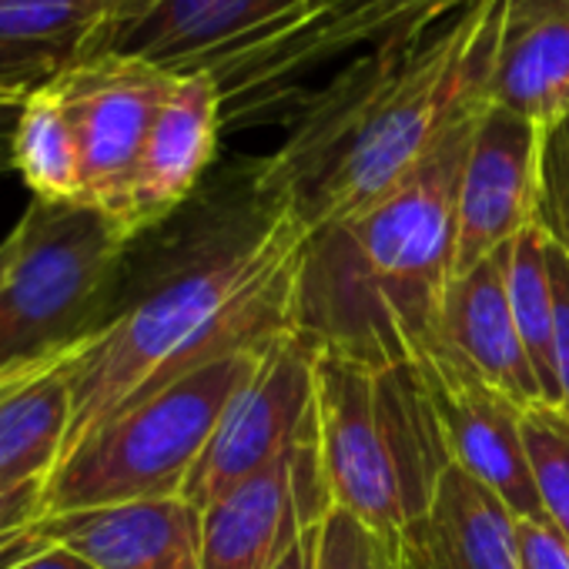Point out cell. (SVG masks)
<instances>
[{"mask_svg":"<svg viewBox=\"0 0 569 569\" xmlns=\"http://www.w3.org/2000/svg\"><path fill=\"white\" fill-rule=\"evenodd\" d=\"M309 231L248 191L198 201L128 241L111 296L68 362L71 429L61 462L114 416L184 376L296 332ZM58 462V466H61Z\"/></svg>","mask_w":569,"mask_h":569,"instance_id":"cell-1","label":"cell"},{"mask_svg":"<svg viewBox=\"0 0 569 569\" xmlns=\"http://www.w3.org/2000/svg\"><path fill=\"white\" fill-rule=\"evenodd\" d=\"M509 0H472L409 44L359 54L296 114L284 141L251 171L261 204L309 234L356 221L392 194L449 121L486 94Z\"/></svg>","mask_w":569,"mask_h":569,"instance_id":"cell-2","label":"cell"},{"mask_svg":"<svg viewBox=\"0 0 569 569\" xmlns=\"http://www.w3.org/2000/svg\"><path fill=\"white\" fill-rule=\"evenodd\" d=\"M489 98H472L422 164L356 221L309 234L296 329L372 366L422 362L456 258L466 154Z\"/></svg>","mask_w":569,"mask_h":569,"instance_id":"cell-3","label":"cell"},{"mask_svg":"<svg viewBox=\"0 0 569 569\" xmlns=\"http://www.w3.org/2000/svg\"><path fill=\"white\" fill-rule=\"evenodd\" d=\"M316 436L332 509L379 532L419 526L452 469L422 362L316 359Z\"/></svg>","mask_w":569,"mask_h":569,"instance_id":"cell-4","label":"cell"},{"mask_svg":"<svg viewBox=\"0 0 569 569\" xmlns=\"http://www.w3.org/2000/svg\"><path fill=\"white\" fill-rule=\"evenodd\" d=\"M261 349L224 356L88 436L41 489L44 516L184 496L211 432Z\"/></svg>","mask_w":569,"mask_h":569,"instance_id":"cell-5","label":"cell"},{"mask_svg":"<svg viewBox=\"0 0 569 569\" xmlns=\"http://www.w3.org/2000/svg\"><path fill=\"white\" fill-rule=\"evenodd\" d=\"M21 228L18 264L0 289V372L84 342L131 241L81 201L31 198Z\"/></svg>","mask_w":569,"mask_h":569,"instance_id":"cell-6","label":"cell"},{"mask_svg":"<svg viewBox=\"0 0 569 569\" xmlns=\"http://www.w3.org/2000/svg\"><path fill=\"white\" fill-rule=\"evenodd\" d=\"M472 0H309L281 28L211 68L224 104H258L352 51L409 44L456 18Z\"/></svg>","mask_w":569,"mask_h":569,"instance_id":"cell-7","label":"cell"},{"mask_svg":"<svg viewBox=\"0 0 569 569\" xmlns=\"http://www.w3.org/2000/svg\"><path fill=\"white\" fill-rule=\"evenodd\" d=\"M316 342L299 329L264 346L254 372L224 406L184 486L191 506L204 512L218 496L268 469L316 426Z\"/></svg>","mask_w":569,"mask_h":569,"instance_id":"cell-8","label":"cell"},{"mask_svg":"<svg viewBox=\"0 0 569 569\" xmlns=\"http://www.w3.org/2000/svg\"><path fill=\"white\" fill-rule=\"evenodd\" d=\"M174 78L114 51L91 54L58 78L81 151V204L104 211L121 231L141 151Z\"/></svg>","mask_w":569,"mask_h":569,"instance_id":"cell-9","label":"cell"},{"mask_svg":"<svg viewBox=\"0 0 569 569\" xmlns=\"http://www.w3.org/2000/svg\"><path fill=\"white\" fill-rule=\"evenodd\" d=\"M329 512L332 499L312 426L268 469L201 512V569H274L292 542L326 522Z\"/></svg>","mask_w":569,"mask_h":569,"instance_id":"cell-10","label":"cell"},{"mask_svg":"<svg viewBox=\"0 0 569 569\" xmlns=\"http://www.w3.org/2000/svg\"><path fill=\"white\" fill-rule=\"evenodd\" d=\"M539 144L542 131L532 121L486 104L459 181L452 274L476 268L532 224Z\"/></svg>","mask_w":569,"mask_h":569,"instance_id":"cell-11","label":"cell"},{"mask_svg":"<svg viewBox=\"0 0 569 569\" xmlns=\"http://www.w3.org/2000/svg\"><path fill=\"white\" fill-rule=\"evenodd\" d=\"M422 369L452 466L486 486L512 516L546 519L522 436L526 406L456 362L432 356Z\"/></svg>","mask_w":569,"mask_h":569,"instance_id":"cell-12","label":"cell"},{"mask_svg":"<svg viewBox=\"0 0 569 569\" xmlns=\"http://www.w3.org/2000/svg\"><path fill=\"white\" fill-rule=\"evenodd\" d=\"M306 4L309 0H141L108 31L101 51L171 74L211 71L238 48L292 21Z\"/></svg>","mask_w":569,"mask_h":569,"instance_id":"cell-13","label":"cell"},{"mask_svg":"<svg viewBox=\"0 0 569 569\" xmlns=\"http://www.w3.org/2000/svg\"><path fill=\"white\" fill-rule=\"evenodd\" d=\"M221 111L224 98L211 71H188L174 78L134 171L124 211L128 238L161 224L194 198L218 151Z\"/></svg>","mask_w":569,"mask_h":569,"instance_id":"cell-14","label":"cell"},{"mask_svg":"<svg viewBox=\"0 0 569 569\" xmlns=\"http://www.w3.org/2000/svg\"><path fill=\"white\" fill-rule=\"evenodd\" d=\"M506 251L509 244L476 268L449 278L426 359L436 356L456 362L516 402L536 406L542 402V392L512 319L506 292Z\"/></svg>","mask_w":569,"mask_h":569,"instance_id":"cell-15","label":"cell"},{"mask_svg":"<svg viewBox=\"0 0 569 569\" xmlns=\"http://www.w3.org/2000/svg\"><path fill=\"white\" fill-rule=\"evenodd\" d=\"M34 529L98 569H201V509L184 496L54 512Z\"/></svg>","mask_w":569,"mask_h":569,"instance_id":"cell-16","label":"cell"},{"mask_svg":"<svg viewBox=\"0 0 569 569\" xmlns=\"http://www.w3.org/2000/svg\"><path fill=\"white\" fill-rule=\"evenodd\" d=\"M141 0H0V94H31L98 54Z\"/></svg>","mask_w":569,"mask_h":569,"instance_id":"cell-17","label":"cell"},{"mask_svg":"<svg viewBox=\"0 0 569 569\" xmlns=\"http://www.w3.org/2000/svg\"><path fill=\"white\" fill-rule=\"evenodd\" d=\"M71 349L0 372V496L44 482L71 429Z\"/></svg>","mask_w":569,"mask_h":569,"instance_id":"cell-18","label":"cell"},{"mask_svg":"<svg viewBox=\"0 0 569 569\" xmlns=\"http://www.w3.org/2000/svg\"><path fill=\"white\" fill-rule=\"evenodd\" d=\"M409 536L426 569H522L512 512L456 466Z\"/></svg>","mask_w":569,"mask_h":569,"instance_id":"cell-19","label":"cell"},{"mask_svg":"<svg viewBox=\"0 0 569 569\" xmlns=\"http://www.w3.org/2000/svg\"><path fill=\"white\" fill-rule=\"evenodd\" d=\"M486 98L489 104L532 121L539 131L569 118V18L506 21Z\"/></svg>","mask_w":569,"mask_h":569,"instance_id":"cell-20","label":"cell"},{"mask_svg":"<svg viewBox=\"0 0 569 569\" xmlns=\"http://www.w3.org/2000/svg\"><path fill=\"white\" fill-rule=\"evenodd\" d=\"M14 171H21L34 198L81 201V151L58 81L24 98L14 131Z\"/></svg>","mask_w":569,"mask_h":569,"instance_id":"cell-21","label":"cell"},{"mask_svg":"<svg viewBox=\"0 0 569 569\" xmlns=\"http://www.w3.org/2000/svg\"><path fill=\"white\" fill-rule=\"evenodd\" d=\"M506 292L512 319L539 382L542 402L559 406L556 382V302H552V271H549V238L529 224L509 241L506 251Z\"/></svg>","mask_w":569,"mask_h":569,"instance_id":"cell-22","label":"cell"},{"mask_svg":"<svg viewBox=\"0 0 569 569\" xmlns=\"http://www.w3.org/2000/svg\"><path fill=\"white\" fill-rule=\"evenodd\" d=\"M526 452L546 519L569 539V412L559 406H526Z\"/></svg>","mask_w":569,"mask_h":569,"instance_id":"cell-23","label":"cell"},{"mask_svg":"<svg viewBox=\"0 0 569 569\" xmlns=\"http://www.w3.org/2000/svg\"><path fill=\"white\" fill-rule=\"evenodd\" d=\"M319 569H426L409 532H379L332 509L322 522Z\"/></svg>","mask_w":569,"mask_h":569,"instance_id":"cell-24","label":"cell"},{"mask_svg":"<svg viewBox=\"0 0 569 569\" xmlns=\"http://www.w3.org/2000/svg\"><path fill=\"white\" fill-rule=\"evenodd\" d=\"M532 224L569 254V118L542 131Z\"/></svg>","mask_w":569,"mask_h":569,"instance_id":"cell-25","label":"cell"},{"mask_svg":"<svg viewBox=\"0 0 569 569\" xmlns=\"http://www.w3.org/2000/svg\"><path fill=\"white\" fill-rule=\"evenodd\" d=\"M516 519V542L522 569H569V539L549 519Z\"/></svg>","mask_w":569,"mask_h":569,"instance_id":"cell-26","label":"cell"},{"mask_svg":"<svg viewBox=\"0 0 569 569\" xmlns=\"http://www.w3.org/2000/svg\"><path fill=\"white\" fill-rule=\"evenodd\" d=\"M549 271H552V302H556V382L559 409L569 412V254L549 241Z\"/></svg>","mask_w":569,"mask_h":569,"instance_id":"cell-27","label":"cell"},{"mask_svg":"<svg viewBox=\"0 0 569 569\" xmlns=\"http://www.w3.org/2000/svg\"><path fill=\"white\" fill-rule=\"evenodd\" d=\"M41 489H44V482L28 486V489H18L11 496H0V536L21 532V529L34 526L44 516V509H41Z\"/></svg>","mask_w":569,"mask_h":569,"instance_id":"cell-28","label":"cell"},{"mask_svg":"<svg viewBox=\"0 0 569 569\" xmlns=\"http://www.w3.org/2000/svg\"><path fill=\"white\" fill-rule=\"evenodd\" d=\"M24 98L21 94H0V174L14 171V131L21 121Z\"/></svg>","mask_w":569,"mask_h":569,"instance_id":"cell-29","label":"cell"},{"mask_svg":"<svg viewBox=\"0 0 569 569\" xmlns=\"http://www.w3.org/2000/svg\"><path fill=\"white\" fill-rule=\"evenodd\" d=\"M319 539H322V522L306 529L274 569H319Z\"/></svg>","mask_w":569,"mask_h":569,"instance_id":"cell-30","label":"cell"},{"mask_svg":"<svg viewBox=\"0 0 569 569\" xmlns=\"http://www.w3.org/2000/svg\"><path fill=\"white\" fill-rule=\"evenodd\" d=\"M14 569H98V566H91L88 559L74 556V552H71V549H64V546L48 542L44 549H38L31 559L18 562Z\"/></svg>","mask_w":569,"mask_h":569,"instance_id":"cell-31","label":"cell"},{"mask_svg":"<svg viewBox=\"0 0 569 569\" xmlns=\"http://www.w3.org/2000/svg\"><path fill=\"white\" fill-rule=\"evenodd\" d=\"M539 18H569V0H509V24H526Z\"/></svg>","mask_w":569,"mask_h":569,"instance_id":"cell-32","label":"cell"},{"mask_svg":"<svg viewBox=\"0 0 569 569\" xmlns=\"http://www.w3.org/2000/svg\"><path fill=\"white\" fill-rule=\"evenodd\" d=\"M21 244H24V228H21V221H18L4 238H0V289L8 284V278H11V271H14V264H18Z\"/></svg>","mask_w":569,"mask_h":569,"instance_id":"cell-33","label":"cell"}]
</instances>
